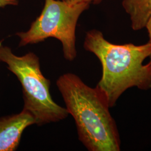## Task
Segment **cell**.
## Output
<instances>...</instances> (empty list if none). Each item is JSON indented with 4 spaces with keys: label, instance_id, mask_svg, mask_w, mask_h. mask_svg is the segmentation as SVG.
<instances>
[{
    "label": "cell",
    "instance_id": "1",
    "mask_svg": "<svg viewBox=\"0 0 151 151\" xmlns=\"http://www.w3.org/2000/svg\"><path fill=\"white\" fill-rule=\"evenodd\" d=\"M83 47L95 54L103 67V75L96 87L114 106L127 89L137 87L151 88V69L143 62L151 55V43L114 44L106 40L103 33L92 30L87 32Z\"/></svg>",
    "mask_w": 151,
    "mask_h": 151
},
{
    "label": "cell",
    "instance_id": "2",
    "mask_svg": "<svg viewBox=\"0 0 151 151\" xmlns=\"http://www.w3.org/2000/svg\"><path fill=\"white\" fill-rule=\"evenodd\" d=\"M66 109L75 121L79 140L90 151H119L120 140L108 101L96 87L87 86L73 73L56 82Z\"/></svg>",
    "mask_w": 151,
    "mask_h": 151
},
{
    "label": "cell",
    "instance_id": "3",
    "mask_svg": "<svg viewBox=\"0 0 151 151\" xmlns=\"http://www.w3.org/2000/svg\"><path fill=\"white\" fill-rule=\"evenodd\" d=\"M0 62L20 81L23 92L24 110L32 115L39 126L65 119L68 112L55 103L50 95V81L40 70L39 59L32 52L22 56L14 54L11 49L0 42Z\"/></svg>",
    "mask_w": 151,
    "mask_h": 151
},
{
    "label": "cell",
    "instance_id": "4",
    "mask_svg": "<svg viewBox=\"0 0 151 151\" xmlns=\"http://www.w3.org/2000/svg\"><path fill=\"white\" fill-rule=\"evenodd\" d=\"M90 4H68L63 1L45 0L43 10L25 32H19V46L38 43L54 38L62 43L65 59L72 61L77 55L76 28L82 13Z\"/></svg>",
    "mask_w": 151,
    "mask_h": 151
},
{
    "label": "cell",
    "instance_id": "5",
    "mask_svg": "<svg viewBox=\"0 0 151 151\" xmlns=\"http://www.w3.org/2000/svg\"><path fill=\"white\" fill-rule=\"evenodd\" d=\"M34 124L32 115L24 110L19 113L0 118V151H16L23 132Z\"/></svg>",
    "mask_w": 151,
    "mask_h": 151
},
{
    "label": "cell",
    "instance_id": "6",
    "mask_svg": "<svg viewBox=\"0 0 151 151\" xmlns=\"http://www.w3.org/2000/svg\"><path fill=\"white\" fill-rule=\"evenodd\" d=\"M122 5L129 16L133 30L145 27L151 14V0H123Z\"/></svg>",
    "mask_w": 151,
    "mask_h": 151
},
{
    "label": "cell",
    "instance_id": "7",
    "mask_svg": "<svg viewBox=\"0 0 151 151\" xmlns=\"http://www.w3.org/2000/svg\"><path fill=\"white\" fill-rule=\"evenodd\" d=\"M62 1L68 4H78L81 2H87L89 4L93 2L95 4H96L98 2H100L101 0H62Z\"/></svg>",
    "mask_w": 151,
    "mask_h": 151
},
{
    "label": "cell",
    "instance_id": "8",
    "mask_svg": "<svg viewBox=\"0 0 151 151\" xmlns=\"http://www.w3.org/2000/svg\"><path fill=\"white\" fill-rule=\"evenodd\" d=\"M17 0H0V7H4L7 5H17Z\"/></svg>",
    "mask_w": 151,
    "mask_h": 151
},
{
    "label": "cell",
    "instance_id": "9",
    "mask_svg": "<svg viewBox=\"0 0 151 151\" xmlns=\"http://www.w3.org/2000/svg\"><path fill=\"white\" fill-rule=\"evenodd\" d=\"M146 29H147L148 31V35H149V42L151 43V14L150 16L149 17L148 21L146 23Z\"/></svg>",
    "mask_w": 151,
    "mask_h": 151
},
{
    "label": "cell",
    "instance_id": "10",
    "mask_svg": "<svg viewBox=\"0 0 151 151\" xmlns=\"http://www.w3.org/2000/svg\"><path fill=\"white\" fill-rule=\"evenodd\" d=\"M150 57V62H149V63H148V65H150V68H151V56Z\"/></svg>",
    "mask_w": 151,
    "mask_h": 151
}]
</instances>
